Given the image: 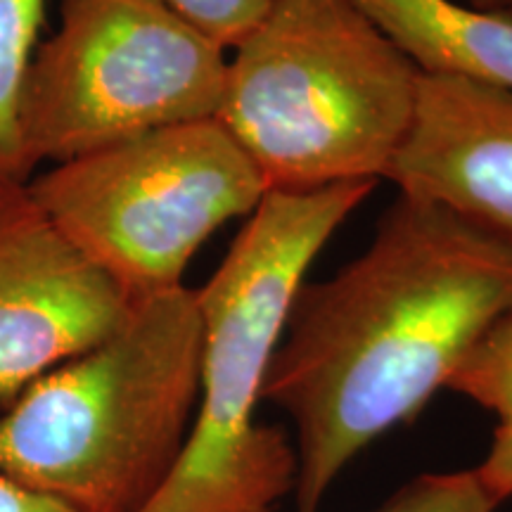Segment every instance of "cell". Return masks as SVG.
Segmentation results:
<instances>
[{"label": "cell", "instance_id": "obj_1", "mask_svg": "<svg viewBox=\"0 0 512 512\" xmlns=\"http://www.w3.org/2000/svg\"><path fill=\"white\" fill-rule=\"evenodd\" d=\"M512 306V242L399 195L366 252L304 283L264 384L297 448V512H318L363 448L448 389Z\"/></svg>", "mask_w": 512, "mask_h": 512}, {"label": "cell", "instance_id": "obj_2", "mask_svg": "<svg viewBox=\"0 0 512 512\" xmlns=\"http://www.w3.org/2000/svg\"><path fill=\"white\" fill-rule=\"evenodd\" d=\"M373 181L266 192L197 290L200 396L188 439L162 489L140 512H275L297 489V448L256 422L273 354L306 273Z\"/></svg>", "mask_w": 512, "mask_h": 512}, {"label": "cell", "instance_id": "obj_3", "mask_svg": "<svg viewBox=\"0 0 512 512\" xmlns=\"http://www.w3.org/2000/svg\"><path fill=\"white\" fill-rule=\"evenodd\" d=\"M200 363L197 290L140 299L119 330L0 411V472L81 512H140L188 439Z\"/></svg>", "mask_w": 512, "mask_h": 512}, {"label": "cell", "instance_id": "obj_4", "mask_svg": "<svg viewBox=\"0 0 512 512\" xmlns=\"http://www.w3.org/2000/svg\"><path fill=\"white\" fill-rule=\"evenodd\" d=\"M420 74L354 0H271L233 48L216 119L266 192L377 183L411 131Z\"/></svg>", "mask_w": 512, "mask_h": 512}, {"label": "cell", "instance_id": "obj_5", "mask_svg": "<svg viewBox=\"0 0 512 512\" xmlns=\"http://www.w3.org/2000/svg\"><path fill=\"white\" fill-rule=\"evenodd\" d=\"M50 221L131 302L176 290L223 223L247 216L266 185L219 119L166 126L29 183Z\"/></svg>", "mask_w": 512, "mask_h": 512}, {"label": "cell", "instance_id": "obj_6", "mask_svg": "<svg viewBox=\"0 0 512 512\" xmlns=\"http://www.w3.org/2000/svg\"><path fill=\"white\" fill-rule=\"evenodd\" d=\"M228 50L162 0H60L19 102L31 169L166 126L216 119Z\"/></svg>", "mask_w": 512, "mask_h": 512}, {"label": "cell", "instance_id": "obj_7", "mask_svg": "<svg viewBox=\"0 0 512 512\" xmlns=\"http://www.w3.org/2000/svg\"><path fill=\"white\" fill-rule=\"evenodd\" d=\"M128 294L64 238L29 181L0 178V408L124 325Z\"/></svg>", "mask_w": 512, "mask_h": 512}, {"label": "cell", "instance_id": "obj_8", "mask_svg": "<svg viewBox=\"0 0 512 512\" xmlns=\"http://www.w3.org/2000/svg\"><path fill=\"white\" fill-rule=\"evenodd\" d=\"M399 195L512 242V91L420 74L415 117L387 171Z\"/></svg>", "mask_w": 512, "mask_h": 512}, {"label": "cell", "instance_id": "obj_9", "mask_svg": "<svg viewBox=\"0 0 512 512\" xmlns=\"http://www.w3.org/2000/svg\"><path fill=\"white\" fill-rule=\"evenodd\" d=\"M422 74H448L512 91V10L458 0H354Z\"/></svg>", "mask_w": 512, "mask_h": 512}, {"label": "cell", "instance_id": "obj_10", "mask_svg": "<svg viewBox=\"0 0 512 512\" xmlns=\"http://www.w3.org/2000/svg\"><path fill=\"white\" fill-rule=\"evenodd\" d=\"M48 0H0V178L29 181L31 169L19 136V102Z\"/></svg>", "mask_w": 512, "mask_h": 512}, {"label": "cell", "instance_id": "obj_11", "mask_svg": "<svg viewBox=\"0 0 512 512\" xmlns=\"http://www.w3.org/2000/svg\"><path fill=\"white\" fill-rule=\"evenodd\" d=\"M448 389L467 396L498 420L512 418V306L467 351Z\"/></svg>", "mask_w": 512, "mask_h": 512}, {"label": "cell", "instance_id": "obj_12", "mask_svg": "<svg viewBox=\"0 0 512 512\" xmlns=\"http://www.w3.org/2000/svg\"><path fill=\"white\" fill-rule=\"evenodd\" d=\"M498 505L475 470H458L418 475L375 512H494Z\"/></svg>", "mask_w": 512, "mask_h": 512}, {"label": "cell", "instance_id": "obj_13", "mask_svg": "<svg viewBox=\"0 0 512 512\" xmlns=\"http://www.w3.org/2000/svg\"><path fill=\"white\" fill-rule=\"evenodd\" d=\"M178 17L233 50L264 19L271 0H162Z\"/></svg>", "mask_w": 512, "mask_h": 512}, {"label": "cell", "instance_id": "obj_14", "mask_svg": "<svg viewBox=\"0 0 512 512\" xmlns=\"http://www.w3.org/2000/svg\"><path fill=\"white\" fill-rule=\"evenodd\" d=\"M475 472L498 503L512 496V418L498 420L489 453Z\"/></svg>", "mask_w": 512, "mask_h": 512}, {"label": "cell", "instance_id": "obj_15", "mask_svg": "<svg viewBox=\"0 0 512 512\" xmlns=\"http://www.w3.org/2000/svg\"><path fill=\"white\" fill-rule=\"evenodd\" d=\"M0 512H81L0 472Z\"/></svg>", "mask_w": 512, "mask_h": 512}, {"label": "cell", "instance_id": "obj_16", "mask_svg": "<svg viewBox=\"0 0 512 512\" xmlns=\"http://www.w3.org/2000/svg\"><path fill=\"white\" fill-rule=\"evenodd\" d=\"M467 5L479 10H512V0H467Z\"/></svg>", "mask_w": 512, "mask_h": 512}, {"label": "cell", "instance_id": "obj_17", "mask_svg": "<svg viewBox=\"0 0 512 512\" xmlns=\"http://www.w3.org/2000/svg\"><path fill=\"white\" fill-rule=\"evenodd\" d=\"M0 411H3V408H0Z\"/></svg>", "mask_w": 512, "mask_h": 512}]
</instances>
